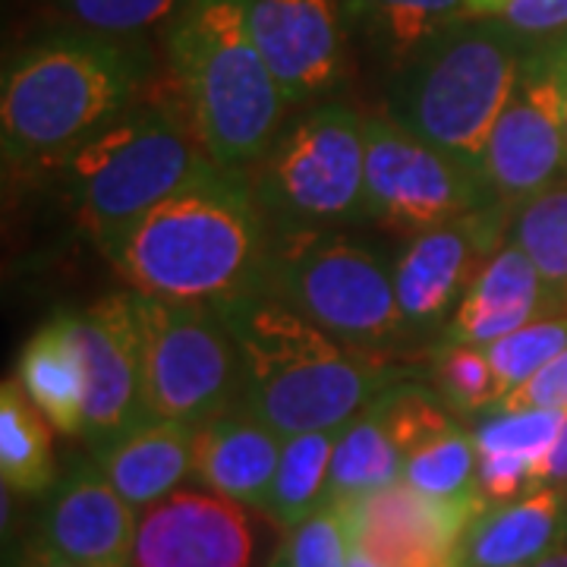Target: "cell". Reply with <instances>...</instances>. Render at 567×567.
<instances>
[{
  "label": "cell",
  "instance_id": "cell-1",
  "mask_svg": "<svg viewBox=\"0 0 567 567\" xmlns=\"http://www.w3.org/2000/svg\"><path fill=\"white\" fill-rule=\"evenodd\" d=\"M262 218L244 171L215 167L99 246L130 290L221 309L265 290Z\"/></svg>",
  "mask_w": 567,
  "mask_h": 567
},
{
  "label": "cell",
  "instance_id": "cell-36",
  "mask_svg": "<svg viewBox=\"0 0 567 567\" xmlns=\"http://www.w3.org/2000/svg\"><path fill=\"white\" fill-rule=\"evenodd\" d=\"M17 567H82V565H73V561H66L61 555H54L51 548H44L35 539V543H29V546L20 551V561Z\"/></svg>",
  "mask_w": 567,
  "mask_h": 567
},
{
  "label": "cell",
  "instance_id": "cell-8",
  "mask_svg": "<svg viewBox=\"0 0 567 567\" xmlns=\"http://www.w3.org/2000/svg\"><path fill=\"white\" fill-rule=\"evenodd\" d=\"M365 117L347 102L309 107L278 133L256 167V199L278 227L363 218Z\"/></svg>",
  "mask_w": 567,
  "mask_h": 567
},
{
  "label": "cell",
  "instance_id": "cell-7",
  "mask_svg": "<svg viewBox=\"0 0 567 567\" xmlns=\"http://www.w3.org/2000/svg\"><path fill=\"white\" fill-rule=\"evenodd\" d=\"M262 293L347 344L379 350L406 331L394 265L334 227H278Z\"/></svg>",
  "mask_w": 567,
  "mask_h": 567
},
{
  "label": "cell",
  "instance_id": "cell-25",
  "mask_svg": "<svg viewBox=\"0 0 567 567\" xmlns=\"http://www.w3.org/2000/svg\"><path fill=\"white\" fill-rule=\"evenodd\" d=\"M51 429L39 406L25 394L20 379L0 388V476L3 488L17 495H48L58 486V461Z\"/></svg>",
  "mask_w": 567,
  "mask_h": 567
},
{
  "label": "cell",
  "instance_id": "cell-24",
  "mask_svg": "<svg viewBox=\"0 0 567 567\" xmlns=\"http://www.w3.org/2000/svg\"><path fill=\"white\" fill-rule=\"evenodd\" d=\"M404 447L398 445L382 410L372 401L360 416H353L341 429L331 461L328 502L347 505L369 498L388 486H398L404 480Z\"/></svg>",
  "mask_w": 567,
  "mask_h": 567
},
{
  "label": "cell",
  "instance_id": "cell-33",
  "mask_svg": "<svg viewBox=\"0 0 567 567\" xmlns=\"http://www.w3.org/2000/svg\"><path fill=\"white\" fill-rule=\"evenodd\" d=\"M473 17L502 20L529 41L567 35V0H473Z\"/></svg>",
  "mask_w": 567,
  "mask_h": 567
},
{
  "label": "cell",
  "instance_id": "cell-30",
  "mask_svg": "<svg viewBox=\"0 0 567 567\" xmlns=\"http://www.w3.org/2000/svg\"><path fill=\"white\" fill-rule=\"evenodd\" d=\"M561 420H565V410H492L473 432L476 451L511 454L533 464V470H539L558 439Z\"/></svg>",
  "mask_w": 567,
  "mask_h": 567
},
{
  "label": "cell",
  "instance_id": "cell-38",
  "mask_svg": "<svg viewBox=\"0 0 567 567\" xmlns=\"http://www.w3.org/2000/svg\"><path fill=\"white\" fill-rule=\"evenodd\" d=\"M527 567H567V543H561L558 548H551L548 555H543L539 561H533Z\"/></svg>",
  "mask_w": 567,
  "mask_h": 567
},
{
  "label": "cell",
  "instance_id": "cell-21",
  "mask_svg": "<svg viewBox=\"0 0 567 567\" xmlns=\"http://www.w3.org/2000/svg\"><path fill=\"white\" fill-rule=\"evenodd\" d=\"M567 543V488L539 486L486 507L464 536V567H527Z\"/></svg>",
  "mask_w": 567,
  "mask_h": 567
},
{
  "label": "cell",
  "instance_id": "cell-20",
  "mask_svg": "<svg viewBox=\"0 0 567 567\" xmlns=\"http://www.w3.org/2000/svg\"><path fill=\"white\" fill-rule=\"evenodd\" d=\"M199 425L145 416L117 439L95 447V464L107 483L136 511L174 495L196 470Z\"/></svg>",
  "mask_w": 567,
  "mask_h": 567
},
{
  "label": "cell",
  "instance_id": "cell-11",
  "mask_svg": "<svg viewBox=\"0 0 567 567\" xmlns=\"http://www.w3.org/2000/svg\"><path fill=\"white\" fill-rule=\"evenodd\" d=\"M567 133L551 39L529 48L520 80L492 130L483 177L495 203L520 205L565 181Z\"/></svg>",
  "mask_w": 567,
  "mask_h": 567
},
{
  "label": "cell",
  "instance_id": "cell-4",
  "mask_svg": "<svg viewBox=\"0 0 567 567\" xmlns=\"http://www.w3.org/2000/svg\"><path fill=\"white\" fill-rule=\"evenodd\" d=\"M183 114L218 167L246 171L281 133L284 92L252 39L246 0H189L167 29Z\"/></svg>",
  "mask_w": 567,
  "mask_h": 567
},
{
  "label": "cell",
  "instance_id": "cell-9",
  "mask_svg": "<svg viewBox=\"0 0 567 567\" xmlns=\"http://www.w3.org/2000/svg\"><path fill=\"white\" fill-rule=\"evenodd\" d=\"M148 416L203 425L240 404V347L218 306L133 290Z\"/></svg>",
  "mask_w": 567,
  "mask_h": 567
},
{
  "label": "cell",
  "instance_id": "cell-10",
  "mask_svg": "<svg viewBox=\"0 0 567 567\" xmlns=\"http://www.w3.org/2000/svg\"><path fill=\"white\" fill-rule=\"evenodd\" d=\"M365 221L416 237L488 212V183L445 152L406 133L388 114L365 117Z\"/></svg>",
  "mask_w": 567,
  "mask_h": 567
},
{
  "label": "cell",
  "instance_id": "cell-12",
  "mask_svg": "<svg viewBox=\"0 0 567 567\" xmlns=\"http://www.w3.org/2000/svg\"><path fill=\"white\" fill-rule=\"evenodd\" d=\"M252 39L281 85L284 102L309 104L344 80V0H246Z\"/></svg>",
  "mask_w": 567,
  "mask_h": 567
},
{
  "label": "cell",
  "instance_id": "cell-13",
  "mask_svg": "<svg viewBox=\"0 0 567 567\" xmlns=\"http://www.w3.org/2000/svg\"><path fill=\"white\" fill-rule=\"evenodd\" d=\"M85 363V439L99 447L148 416L133 290L73 312Z\"/></svg>",
  "mask_w": 567,
  "mask_h": 567
},
{
  "label": "cell",
  "instance_id": "cell-26",
  "mask_svg": "<svg viewBox=\"0 0 567 567\" xmlns=\"http://www.w3.org/2000/svg\"><path fill=\"white\" fill-rule=\"evenodd\" d=\"M341 429H319V432H300L284 439L281 464L262 507L284 533L303 524L312 511H319L328 502L331 461Z\"/></svg>",
  "mask_w": 567,
  "mask_h": 567
},
{
  "label": "cell",
  "instance_id": "cell-32",
  "mask_svg": "<svg viewBox=\"0 0 567 567\" xmlns=\"http://www.w3.org/2000/svg\"><path fill=\"white\" fill-rule=\"evenodd\" d=\"M284 551L290 567H350L353 529L347 505L324 502L303 524L284 533Z\"/></svg>",
  "mask_w": 567,
  "mask_h": 567
},
{
  "label": "cell",
  "instance_id": "cell-31",
  "mask_svg": "<svg viewBox=\"0 0 567 567\" xmlns=\"http://www.w3.org/2000/svg\"><path fill=\"white\" fill-rule=\"evenodd\" d=\"M76 29L114 39H140L155 29H171L189 0H54Z\"/></svg>",
  "mask_w": 567,
  "mask_h": 567
},
{
  "label": "cell",
  "instance_id": "cell-34",
  "mask_svg": "<svg viewBox=\"0 0 567 567\" xmlns=\"http://www.w3.org/2000/svg\"><path fill=\"white\" fill-rule=\"evenodd\" d=\"M498 410H567V350L514 388Z\"/></svg>",
  "mask_w": 567,
  "mask_h": 567
},
{
  "label": "cell",
  "instance_id": "cell-22",
  "mask_svg": "<svg viewBox=\"0 0 567 567\" xmlns=\"http://www.w3.org/2000/svg\"><path fill=\"white\" fill-rule=\"evenodd\" d=\"M17 379L61 435H85V363L73 312H58L25 341Z\"/></svg>",
  "mask_w": 567,
  "mask_h": 567
},
{
  "label": "cell",
  "instance_id": "cell-5",
  "mask_svg": "<svg viewBox=\"0 0 567 567\" xmlns=\"http://www.w3.org/2000/svg\"><path fill=\"white\" fill-rule=\"evenodd\" d=\"M533 44L502 20L451 25L391 73L388 117L483 177L492 130Z\"/></svg>",
  "mask_w": 567,
  "mask_h": 567
},
{
  "label": "cell",
  "instance_id": "cell-3",
  "mask_svg": "<svg viewBox=\"0 0 567 567\" xmlns=\"http://www.w3.org/2000/svg\"><path fill=\"white\" fill-rule=\"evenodd\" d=\"M148 73L152 58L140 39L66 29L25 44L3 70V158L70 155L136 104Z\"/></svg>",
  "mask_w": 567,
  "mask_h": 567
},
{
  "label": "cell",
  "instance_id": "cell-39",
  "mask_svg": "<svg viewBox=\"0 0 567 567\" xmlns=\"http://www.w3.org/2000/svg\"><path fill=\"white\" fill-rule=\"evenodd\" d=\"M350 567H379V565H375V561H369L363 551L353 546V555H350Z\"/></svg>",
  "mask_w": 567,
  "mask_h": 567
},
{
  "label": "cell",
  "instance_id": "cell-40",
  "mask_svg": "<svg viewBox=\"0 0 567 567\" xmlns=\"http://www.w3.org/2000/svg\"><path fill=\"white\" fill-rule=\"evenodd\" d=\"M265 567H290V558H287V551H284V546H278V551L271 555V561Z\"/></svg>",
  "mask_w": 567,
  "mask_h": 567
},
{
  "label": "cell",
  "instance_id": "cell-6",
  "mask_svg": "<svg viewBox=\"0 0 567 567\" xmlns=\"http://www.w3.org/2000/svg\"><path fill=\"white\" fill-rule=\"evenodd\" d=\"M215 167L174 111L130 104L66 155V189L82 224L104 244Z\"/></svg>",
  "mask_w": 567,
  "mask_h": 567
},
{
  "label": "cell",
  "instance_id": "cell-17",
  "mask_svg": "<svg viewBox=\"0 0 567 567\" xmlns=\"http://www.w3.org/2000/svg\"><path fill=\"white\" fill-rule=\"evenodd\" d=\"M486 215L480 212L406 240L394 259V287L406 328H435L454 316L470 284L488 262V244L495 246V240H488L492 234L480 224Z\"/></svg>",
  "mask_w": 567,
  "mask_h": 567
},
{
  "label": "cell",
  "instance_id": "cell-16",
  "mask_svg": "<svg viewBox=\"0 0 567 567\" xmlns=\"http://www.w3.org/2000/svg\"><path fill=\"white\" fill-rule=\"evenodd\" d=\"M140 511L107 483L99 464L80 461L51 488L39 543L82 567H133Z\"/></svg>",
  "mask_w": 567,
  "mask_h": 567
},
{
  "label": "cell",
  "instance_id": "cell-27",
  "mask_svg": "<svg viewBox=\"0 0 567 567\" xmlns=\"http://www.w3.org/2000/svg\"><path fill=\"white\" fill-rule=\"evenodd\" d=\"M404 483L447 505L473 507V511H486L488 505L480 488L476 439L461 425H451L447 432L425 439L423 445L406 454Z\"/></svg>",
  "mask_w": 567,
  "mask_h": 567
},
{
  "label": "cell",
  "instance_id": "cell-23",
  "mask_svg": "<svg viewBox=\"0 0 567 567\" xmlns=\"http://www.w3.org/2000/svg\"><path fill=\"white\" fill-rule=\"evenodd\" d=\"M347 22L394 73L425 41L473 20V0H344Z\"/></svg>",
  "mask_w": 567,
  "mask_h": 567
},
{
  "label": "cell",
  "instance_id": "cell-19",
  "mask_svg": "<svg viewBox=\"0 0 567 567\" xmlns=\"http://www.w3.org/2000/svg\"><path fill=\"white\" fill-rule=\"evenodd\" d=\"M284 435L256 420L244 404L218 413L196 432V470L205 488L246 507H265L281 464Z\"/></svg>",
  "mask_w": 567,
  "mask_h": 567
},
{
  "label": "cell",
  "instance_id": "cell-15",
  "mask_svg": "<svg viewBox=\"0 0 567 567\" xmlns=\"http://www.w3.org/2000/svg\"><path fill=\"white\" fill-rule=\"evenodd\" d=\"M353 546L379 567H464V536L483 514L435 502L401 480L369 498L347 502Z\"/></svg>",
  "mask_w": 567,
  "mask_h": 567
},
{
  "label": "cell",
  "instance_id": "cell-35",
  "mask_svg": "<svg viewBox=\"0 0 567 567\" xmlns=\"http://www.w3.org/2000/svg\"><path fill=\"white\" fill-rule=\"evenodd\" d=\"M539 486L567 488V410L565 420H561V429H558L555 445H551V451L546 454V461L539 464L536 476H533V488Z\"/></svg>",
  "mask_w": 567,
  "mask_h": 567
},
{
  "label": "cell",
  "instance_id": "cell-18",
  "mask_svg": "<svg viewBox=\"0 0 567 567\" xmlns=\"http://www.w3.org/2000/svg\"><path fill=\"white\" fill-rule=\"evenodd\" d=\"M558 297L520 246L495 249L447 322L445 344L488 347L551 312Z\"/></svg>",
  "mask_w": 567,
  "mask_h": 567
},
{
  "label": "cell",
  "instance_id": "cell-28",
  "mask_svg": "<svg viewBox=\"0 0 567 567\" xmlns=\"http://www.w3.org/2000/svg\"><path fill=\"white\" fill-rule=\"evenodd\" d=\"M511 244L527 252L558 297H567V181L551 183L527 203L514 205Z\"/></svg>",
  "mask_w": 567,
  "mask_h": 567
},
{
  "label": "cell",
  "instance_id": "cell-14",
  "mask_svg": "<svg viewBox=\"0 0 567 567\" xmlns=\"http://www.w3.org/2000/svg\"><path fill=\"white\" fill-rule=\"evenodd\" d=\"M249 511L212 488H177L145 507L133 567H252Z\"/></svg>",
  "mask_w": 567,
  "mask_h": 567
},
{
  "label": "cell",
  "instance_id": "cell-29",
  "mask_svg": "<svg viewBox=\"0 0 567 567\" xmlns=\"http://www.w3.org/2000/svg\"><path fill=\"white\" fill-rule=\"evenodd\" d=\"M435 394L457 416H488L502 406V391L486 347L442 344L432 363Z\"/></svg>",
  "mask_w": 567,
  "mask_h": 567
},
{
  "label": "cell",
  "instance_id": "cell-37",
  "mask_svg": "<svg viewBox=\"0 0 567 567\" xmlns=\"http://www.w3.org/2000/svg\"><path fill=\"white\" fill-rule=\"evenodd\" d=\"M555 48V66H558V82H561V111H565V133H567V35L551 39Z\"/></svg>",
  "mask_w": 567,
  "mask_h": 567
},
{
  "label": "cell",
  "instance_id": "cell-2",
  "mask_svg": "<svg viewBox=\"0 0 567 567\" xmlns=\"http://www.w3.org/2000/svg\"><path fill=\"white\" fill-rule=\"evenodd\" d=\"M221 312L240 347V404L284 439L341 429L394 388L382 350L347 344L268 293Z\"/></svg>",
  "mask_w": 567,
  "mask_h": 567
}]
</instances>
